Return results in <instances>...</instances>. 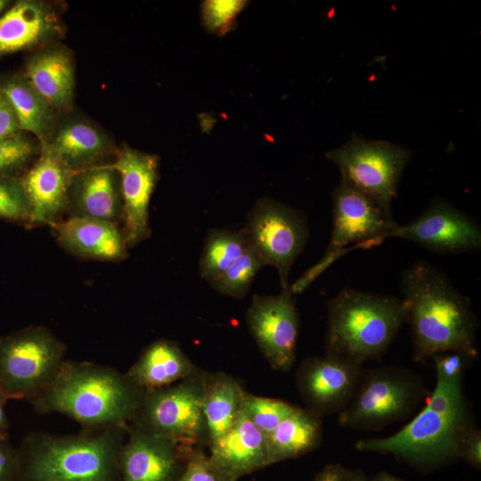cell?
<instances>
[{
	"label": "cell",
	"mask_w": 481,
	"mask_h": 481,
	"mask_svg": "<svg viewBox=\"0 0 481 481\" xmlns=\"http://www.w3.org/2000/svg\"><path fill=\"white\" fill-rule=\"evenodd\" d=\"M401 279V300L405 322L411 327L414 360L425 363L444 352L476 360L477 322L471 300L425 260L415 262Z\"/></svg>",
	"instance_id": "1"
},
{
	"label": "cell",
	"mask_w": 481,
	"mask_h": 481,
	"mask_svg": "<svg viewBox=\"0 0 481 481\" xmlns=\"http://www.w3.org/2000/svg\"><path fill=\"white\" fill-rule=\"evenodd\" d=\"M477 426L462 379L436 375L425 406L403 428L381 438L360 439L361 452L391 454L420 469H434L461 459L462 445Z\"/></svg>",
	"instance_id": "2"
},
{
	"label": "cell",
	"mask_w": 481,
	"mask_h": 481,
	"mask_svg": "<svg viewBox=\"0 0 481 481\" xmlns=\"http://www.w3.org/2000/svg\"><path fill=\"white\" fill-rule=\"evenodd\" d=\"M143 390L118 371L65 360L53 381L29 404L38 413H61L83 428L128 426Z\"/></svg>",
	"instance_id": "3"
},
{
	"label": "cell",
	"mask_w": 481,
	"mask_h": 481,
	"mask_svg": "<svg viewBox=\"0 0 481 481\" xmlns=\"http://www.w3.org/2000/svg\"><path fill=\"white\" fill-rule=\"evenodd\" d=\"M127 426L71 435L27 434L17 448L19 481H121L119 453Z\"/></svg>",
	"instance_id": "4"
},
{
	"label": "cell",
	"mask_w": 481,
	"mask_h": 481,
	"mask_svg": "<svg viewBox=\"0 0 481 481\" xmlns=\"http://www.w3.org/2000/svg\"><path fill=\"white\" fill-rule=\"evenodd\" d=\"M326 349L363 365L379 358L405 323L401 298L341 289L327 305Z\"/></svg>",
	"instance_id": "5"
},
{
	"label": "cell",
	"mask_w": 481,
	"mask_h": 481,
	"mask_svg": "<svg viewBox=\"0 0 481 481\" xmlns=\"http://www.w3.org/2000/svg\"><path fill=\"white\" fill-rule=\"evenodd\" d=\"M423 379L410 369L387 365L364 371L348 405L338 413L340 427L378 431L403 420L427 401Z\"/></svg>",
	"instance_id": "6"
},
{
	"label": "cell",
	"mask_w": 481,
	"mask_h": 481,
	"mask_svg": "<svg viewBox=\"0 0 481 481\" xmlns=\"http://www.w3.org/2000/svg\"><path fill=\"white\" fill-rule=\"evenodd\" d=\"M332 230L324 256L290 285L293 294L305 290L330 264L351 249L379 245L397 224L375 201L344 179L332 193Z\"/></svg>",
	"instance_id": "7"
},
{
	"label": "cell",
	"mask_w": 481,
	"mask_h": 481,
	"mask_svg": "<svg viewBox=\"0 0 481 481\" xmlns=\"http://www.w3.org/2000/svg\"><path fill=\"white\" fill-rule=\"evenodd\" d=\"M65 344L43 326L0 336V388L8 399L30 403L55 378Z\"/></svg>",
	"instance_id": "8"
},
{
	"label": "cell",
	"mask_w": 481,
	"mask_h": 481,
	"mask_svg": "<svg viewBox=\"0 0 481 481\" xmlns=\"http://www.w3.org/2000/svg\"><path fill=\"white\" fill-rule=\"evenodd\" d=\"M325 155L339 168L341 179L366 194L386 215L392 216V202L411 158L409 150L354 134L346 143Z\"/></svg>",
	"instance_id": "9"
},
{
	"label": "cell",
	"mask_w": 481,
	"mask_h": 481,
	"mask_svg": "<svg viewBox=\"0 0 481 481\" xmlns=\"http://www.w3.org/2000/svg\"><path fill=\"white\" fill-rule=\"evenodd\" d=\"M242 229L249 247L264 265L277 270L281 289H288L291 266L309 237L306 217L283 203L261 198L250 209Z\"/></svg>",
	"instance_id": "10"
},
{
	"label": "cell",
	"mask_w": 481,
	"mask_h": 481,
	"mask_svg": "<svg viewBox=\"0 0 481 481\" xmlns=\"http://www.w3.org/2000/svg\"><path fill=\"white\" fill-rule=\"evenodd\" d=\"M206 387L195 380L143 390L131 421L177 444L195 440L205 425L202 404Z\"/></svg>",
	"instance_id": "11"
},
{
	"label": "cell",
	"mask_w": 481,
	"mask_h": 481,
	"mask_svg": "<svg viewBox=\"0 0 481 481\" xmlns=\"http://www.w3.org/2000/svg\"><path fill=\"white\" fill-rule=\"evenodd\" d=\"M415 242L440 254L477 251L481 229L477 222L444 199H436L414 220L398 224L387 238Z\"/></svg>",
	"instance_id": "12"
},
{
	"label": "cell",
	"mask_w": 481,
	"mask_h": 481,
	"mask_svg": "<svg viewBox=\"0 0 481 481\" xmlns=\"http://www.w3.org/2000/svg\"><path fill=\"white\" fill-rule=\"evenodd\" d=\"M292 297L289 288L276 296L254 295L247 311L248 326L260 350L273 368L282 371L296 358L299 317Z\"/></svg>",
	"instance_id": "13"
},
{
	"label": "cell",
	"mask_w": 481,
	"mask_h": 481,
	"mask_svg": "<svg viewBox=\"0 0 481 481\" xmlns=\"http://www.w3.org/2000/svg\"><path fill=\"white\" fill-rule=\"evenodd\" d=\"M159 157L122 143L111 167L118 173L123 202V234L127 248L151 235L149 206L159 178Z\"/></svg>",
	"instance_id": "14"
},
{
	"label": "cell",
	"mask_w": 481,
	"mask_h": 481,
	"mask_svg": "<svg viewBox=\"0 0 481 481\" xmlns=\"http://www.w3.org/2000/svg\"><path fill=\"white\" fill-rule=\"evenodd\" d=\"M41 147L74 172L111 163L118 148L108 132L75 108L60 114Z\"/></svg>",
	"instance_id": "15"
},
{
	"label": "cell",
	"mask_w": 481,
	"mask_h": 481,
	"mask_svg": "<svg viewBox=\"0 0 481 481\" xmlns=\"http://www.w3.org/2000/svg\"><path fill=\"white\" fill-rule=\"evenodd\" d=\"M363 372V365L328 353L306 360L298 384L307 410L318 417L341 412L354 397Z\"/></svg>",
	"instance_id": "16"
},
{
	"label": "cell",
	"mask_w": 481,
	"mask_h": 481,
	"mask_svg": "<svg viewBox=\"0 0 481 481\" xmlns=\"http://www.w3.org/2000/svg\"><path fill=\"white\" fill-rule=\"evenodd\" d=\"M61 1L19 0L0 17V58L31 52L64 38L67 27Z\"/></svg>",
	"instance_id": "17"
},
{
	"label": "cell",
	"mask_w": 481,
	"mask_h": 481,
	"mask_svg": "<svg viewBox=\"0 0 481 481\" xmlns=\"http://www.w3.org/2000/svg\"><path fill=\"white\" fill-rule=\"evenodd\" d=\"M22 74L60 113L74 109L76 61L73 51L61 41L29 52Z\"/></svg>",
	"instance_id": "18"
},
{
	"label": "cell",
	"mask_w": 481,
	"mask_h": 481,
	"mask_svg": "<svg viewBox=\"0 0 481 481\" xmlns=\"http://www.w3.org/2000/svg\"><path fill=\"white\" fill-rule=\"evenodd\" d=\"M178 468L176 442L127 426L119 453L121 481H175Z\"/></svg>",
	"instance_id": "19"
},
{
	"label": "cell",
	"mask_w": 481,
	"mask_h": 481,
	"mask_svg": "<svg viewBox=\"0 0 481 481\" xmlns=\"http://www.w3.org/2000/svg\"><path fill=\"white\" fill-rule=\"evenodd\" d=\"M74 171L43 151L20 176L31 209L30 225H52L69 209V192Z\"/></svg>",
	"instance_id": "20"
},
{
	"label": "cell",
	"mask_w": 481,
	"mask_h": 481,
	"mask_svg": "<svg viewBox=\"0 0 481 481\" xmlns=\"http://www.w3.org/2000/svg\"><path fill=\"white\" fill-rule=\"evenodd\" d=\"M211 464L225 477L235 481L238 477L271 464L267 437L240 411L232 427L220 437L212 441Z\"/></svg>",
	"instance_id": "21"
},
{
	"label": "cell",
	"mask_w": 481,
	"mask_h": 481,
	"mask_svg": "<svg viewBox=\"0 0 481 481\" xmlns=\"http://www.w3.org/2000/svg\"><path fill=\"white\" fill-rule=\"evenodd\" d=\"M68 211L70 216L117 224L123 220L119 177L110 163L74 173L69 192Z\"/></svg>",
	"instance_id": "22"
},
{
	"label": "cell",
	"mask_w": 481,
	"mask_h": 481,
	"mask_svg": "<svg viewBox=\"0 0 481 481\" xmlns=\"http://www.w3.org/2000/svg\"><path fill=\"white\" fill-rule=\"evenodd\" d=\"M51 227L60 245L79 257L119 261L126 257L123 231L117 223L69 216Z\"/></svg>",
	"instance_id": "23"
},
{
	"label": "cell",
	"mask_w": 481,
	"mask_h": 481,
	"mask_svg": "<svg viewBox=\"0 0 481 481\" xmlns=\"http://www.w3.org/2000/svg\"><path fill=\"white\" fill-rule=\"evenodd\" d=\"M193 366L173 341L159 339L149 345L126 373L142 390L159 388L189 376Z\"/></svg>",
	"instance_id": "24"
},
{
	"label": "cell",
	"mask_w": 481,
	"mask_h": 481,
	"mask_svg": "<svg viewBox=\"0 0 481 481\" xmlns=\"http://www.w3.org/2000/svg\"><path fill=\"white\" fill-rule=\"evenodd\" d=\"M0 94L10 102L20 130L43 142L61 113L31 86L20 70L0 77Z\"/></svg>",
	"instance_id": "25"
},
{
	"label": "cell",
	"mask_w": 481,
	"mask_h": 481,
	"mask_svg": "<svg viewBox=\"0 0 481 481\" xmlns=\"http://www.w3.org/2000/svg\"><path fill=\"white\" fill-rule=\"evenodd\" d=\"M322 434L319 417L297 407L267 436L270 463L295 458L313 450L321 442Z\"/></svg>",
	"instance_id": "26"
},
{
	"label": "cell",
	"mask_w": 481,
	"mask_h": 481,
	"mask_svg": "<svg viewBox=\"0 0 481 481\" xmlns=\"http://www.w3.org/2000/svg\"><path fill=\"white\" fill-rule=\"evenodd\" d=\"M243 392L232 379L219 377L206 387L202 413L211 441L223 436L235 421Z\"/></svg>",
	"instance_id": "27"
},
{
	"label": "cell",
	"mask_w": 481,
	"mask_h": 481,
	"mask_svg": "<svg viewBox=\"0 0 481 481\" xmlns=\"http://www.w3.org/2000/svg\"><path fill=\"white\" fill-rule=\"evenodd\" d=\"M243 229H211L204 241L199 263L200 276L213 281L248 249Z\"/></svg>",
	"instance_id": "28"
},
{
	"label": "cell",
	"mask_w": 481,
	"mask_h": 481,
	"mask_svg": "<svg viewBox=\"0 0 481 481\" xmlns=\"http://www.w3.org/2000/svg\"><path fill=\"white\" fill-rule=\"evenodd\" d=\"M41 143L20 131L0 138V177H20L41 153Z\"/></svg>",
	"instance_id": "29"
},
{
	"label": "cell",
	"mask_w": 481,
	"mask_h": 481,
	"mask_svg": "<svg viewBox=\"0 0 481 481\" xmlns=\"http://www.w3.org/2000/svg\"><path fill=\"white\" fill-rule=\"evenodd\" d=\"M264 266L259 257L249 247L219 277L210 282L220 294L243 298L259 269Z\"/></svg>",
	"instance_id": "30"
},
{
	"label": "cell",
	"mask_w": 481,
	"mask_h": 481,
	"mask_svg": "<svg viewBox=\"0 0 481 481\" xmlns=\"http://www.w3.org/2000/svg\"><path fill=\"white\" fill-rule=\"evenodd\" d=\"M240 408L267 437L297 407L281 400L243 393Z\"/></svg>",
	"instance_id": "31"
},
{
	"label": "cell",
	"mask_w": 481,
	"mask_h": 481,
	"mask_svg": "<svg viewBox=\"0 0 481 481\" xmlns=\"http://www.w3.org/2000/svg\"><path fill=\"white\" fill-rule=\"evenodd\" d=\"M0 218L30 225V205L20 177H0Z\"/></svg>",
	"instance_id": "32"
},
{
	"label": "cell",
	"mask_w": 481,
	"mask_h": 481,
	"mask_svg": "<svg viewBox=\"0 0 481 481\" xmlns=\"http://www.w3.org/2000/svg\"><path fill=\"white\" fill-rule=\"evenodd\" d=\"M247 2L240 0H208L201 5V16L208 30L217 35L227 33L233 28L237 15Z\"/></svg>",
	"instance_id": "33"
},
{
	"label": "cell",
	"mask_w": 481,
	"mask_h": 481,
	"mask_svg": "<svg viewBox=\"0 0 481 481\" xmlns=\"http://www.w3.org/2000/svg\"><path fill=\"white\" fill-rule=\"evenodd\" d=\"M175 481H231L221 474L201 453L194 454L187 462L183 474Z\"/></svg>",
	"instance_id": "34"
},
{
	"label": "cell",
	"mask_w": 481,
	"mask_h": 481,
	"mask_svg": "<svg viewBox=\"0 0 481 481\" xmlns=\"http://www.w3.org/2000/svg\"><path fill=\"white\" fill-rule=\"evenodd\" d=\"M436 375L445 379L463 378L466 367L472 362L455 352H444L435 355L432 358Z\"/></svg>",
	"instance_id": "35"
},
{
	"label": "cell",
	"mask_w": 481,
	"mask_h": 481,
	"mask_svg": "<svg viewBox=\"0 0 481 481\" xmlns=\"http://www.w3.org/2000/svg\"><path fill=\"white\" fill-rule=\"evenodd\" d=\"M20 462L18 450L9 435L0 436V481H19Z\"/></svg>",
	"instance_id": "36"
},
{
	"label": "cell",
	"mask_w": 481,
	"mask_h": 481,
	"mask_svg": "<svg viewBox=\"0 0 481 481\" xmlns=\"http://www.w3.org/2000/svg\"><path fill=\"white\" fill-rule=\"evenodd\" d=\"M461 459L465 460L477 469L481 466V432L477 428L466 438L461 452Z\"/></svg>",
	"instance_id": "37"
},
{
	"label": "cell",
	"mask_w": 481,
	"mask_h": 481,
	"mask_svg": "<svg viewBox=\"0 0 481 481\" xmlns=\"http://www.w3.org/2000/svg\"><path fill=\"white\" fill-rule=\"evenodd\" d=\"M21 131L16 115L6 99L0 94V138Z\"/></svg>",
	"instance_id": "38"
},
{
	"label": "cell",
	"mask_w": 481,
	"mask_h": 481,
	"mask_svg": "<svg viewBox=\"0 0 481 481\" xmlns=\"http://www.w3.org/2000/svg\"><path fill=\"white\" fill-rule=\"evenodd\" d=\"M346 470L340 464H330L319 472L314 481H345Z\"/></svg>",
	"instance_id": "39"
},
{
	"label": "cell",
	"mask_w": 481,
	"mask_h": 481,
	"mask_svg": "<svg viewBox=\"0 0 481 481\" xmlns=\"http://www.w3.org/2000/svg\"><path fill=\"white\" fill-rule=\"evenodd\" d=\"M7 400L9 399L0 388V436L8 435V429L10 428L5 410Z\"/></svg>",
	"instance_id": "40"
},
{
	"label": "cell",
	"mask_w": 481,
	"mask_h": 481,
	"mask_svg": "<svg viewBox=\"0 0 481 481\" xmlns=\"http://www.w3.org/2000/svg\"><path fill=\"white\" fill-rule=\"evenodd\" d=\"M345 481H369L366 475L361 469H347Z\"/></svg>",
	"instance_id": "41"
},
{
	"label": "cell",
	"mask_w": 481,
	"mask_h": 481,
	"mask_svg": "<svg viewBox=\"0 0 481 481\" xmlns=\"http://www.w3.org/2000/svg\"><path fill=\"white\" fill-rule=\"evenodd\" d=\"M371 481H402L399 478L387 472L381 471L378 473Z\"/></svg>",
	"instance_id": "42"
},
{
	"label": "cell",
	"mask_w": 481,
	"mask_h": 481,
	"mask_svg": "<svg viewBox=\"0 0 481 481\" xmlns=\"http://www.w3.org/2000/svg\"><path fill=\"white\" fill-rule=\"evenodd\" d=\"M13 4L10 0H0V17L12 6Z\"/></svg>",
	"instance_id": "43"
}]
</instances>
